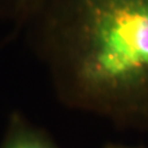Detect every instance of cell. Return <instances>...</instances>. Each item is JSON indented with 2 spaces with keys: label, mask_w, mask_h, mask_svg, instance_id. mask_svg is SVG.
<instances>
[{
  "label": "cell",
  "mask_w": 148,
  "mask_h": 148,
  "mask_svg": "<svg viewBox=\"0 0 148 148\" xmlns=\"http://www.w3.org/2000/svg\"><path fill=\"white\" fill-rule=\"evenodd\" d=\"M22 33L76 99L112 108L148 98V0H42Z\"/></svg>",
  "instance_id": "1"
},
{
  "label": "cell",
  "mask_w": 148,
  "mask_h": 148,
  "mask_svg": "<svg viewBox=\"0 0 148 148\" xmlns=\"http://www.w3.org/2000/svg\"><path fill=\"white\" fill-rule=\"evenodd\" d=\"M42 0H14V5L10 16L12 29L7 33V37L13 42L21 31L29 18L34 12Z\"/></svg>",
  "instance_id": "2"
},
{
  "label": "cell",
  "mask_w": 148,
  "mask_h": 148,
  "mask_svg": "<svg viewBox=\"0 0 148 148\" xmlns=\"http://www.w3.org/2000/svg\"><path fill=\"white\" fill-rule=\"evenodd\" d=\"M5 148H48L41 138L33 135L27 130L16 127L14 135Z\"/></svg>",
  "instance_id": "3"
},
{
  "label": "cell",
  "mask_w": 148,
  "mask_h": 148,
  "mask_svg": "<svg viewBox=\"0 0 148 148\" xmlns=\"http://www.w3.org/2000/svg\"><path fill=\"white\" fill-rule=\"evenodd\" d=\"M14 0H0V18H8L10 20Z\"/></svg>",
  "instance_id": "4"
},
{
  "label": "cell",
  "mask_w": 148,
  "mask_h": 148,
  "mask_svg": "<svg viewBox=\"0 0 148 148\" xmlns=\"http://www.w3.org/2000/svg\"><path fill=\"white\" fill-rule=\"evenodd\" d=\"M10 43L11 42L8 40V38H7V37H5V36L3 37V38L0 41V53H1V51H2V49H3V48L8 45V44H10Z\"/></svg>",
  "instance_id": "5"
}]
</instances>
